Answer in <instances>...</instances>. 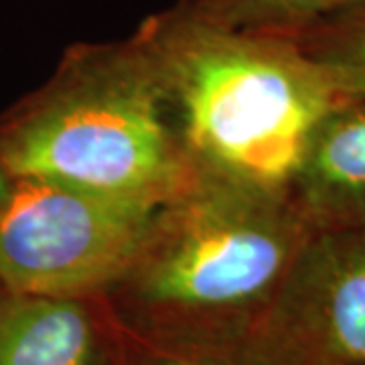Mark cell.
I'll use <instances>...</instances> for the list:
<instances>
[{
  "instance_id": "5b68a950",
  "label": "cell",
  "mask_w": 365,
  "mask_h": 365,
  "mask_svg": "<svg viewBox=\"0 0 365 365\" xmlns=\"http://www.w3.org/2000/svg\"><path fill=\"white\" fill-rule=\"evenodd\" d=\"M246 339L268 365H365V225L309 235Z\"/></svg>"
},
{
  "instance_id": "30bf717a",
  "label": "cell",
  "mask_w": 365,
  "mask_h": 365,
  "mask_svg": "<svg viewBox=\"0 0 365 365\" xmlns=\"http://www.w3.org/2000/svg\"><path fill=\"white\" fill-rule=\"evenodd\" d=\"M122 365H268L248 339H160L122 329Z\"/></svg>"
},
{
  "instance_id": "3957f363",
  "label": "cell",
  "mask_w": 365,
  "mask_h": 365,
  "mask_svg": "<svg viewBox=\"0 0 365 365\" xmlns=\"http://www.w3.org/2000/svg\"><path fill=\"white\" fill-rule=\"evenodd\" d=\"M197 170L288 195L309 132L341 100L280 33L217 25L182 0L138 26Z\"/></svg>"
},
{
  "instance_id": "8992f818",
  "label": "cell",
  "mask_w": 365,
  "mask_h": 365,
  "mask_svg": "<svg viewBox=\"0 0 365 365\" xmlns=\"http://www.w3.org/2000/svg\"><path fill=\"white\" fill-rule=\"evenodd\" d=\"M122 351L102 294L0 292V365H122Z\"/></svg>"
},
{
  "instance_id": "7c38bea8",
  "label": "cell",
  "mask_w": 365,
  "mask_h": 365,
  "mask_svg": "<svg viewBox=\"0 0 365 365\" xmlns=\"http://www.w3.org/2000/svg\"><path fill=\"white\" fill-rule=\"evenodd\" d=\"M2 290H4V288H2V284H0V292H2Z\"/></svg>"
},
{
  "instance_id": "6da1fadb",
  "label": "cell",
  "mask_w": 365,
  "mask_h": 365,
  "mask_svg": "<svg viewBox=\"0 0 365 365\" xmlns=\"http://www.w3.org/2000/svg\"><path fill=\"white\" fill-rule=\"evenodd\" d=\"M309 235L287 193L199 170L102 297L134 335L246 339Z\"/></svg>"
},
{
  "instance_id": "52a82bcc",
  "label": "cell",
  "mask_w": 365,
  "mask_h": 365,
  "mask_svg": "<svg viewBox=\"0 0 365 365\" xmlns=\"http://www.w3.org/2000/svg\"><path fill=\"white\" fill-rule=\"evenodd\" d=\"M288 199L311 234L365 225V98H341L319 118Z\"/></svg>"
},
{
  "instance_id": "8fae6325",
  "label": "cell",
  "mask_w": 365,
  "mask_h": 365,
  "mask_svg": "<svg viewBox=\"0 0 365 365\" xmlns=\"http://www.w3.org/2000/svg\"><path fill=\"white\" fill-rule=\"evenodd\" d=\"M9 187H11V177L0 169V203L4 201V197L9 193Z\"/></svg>"
},
{
  "instance_id": "9c48e42d",
  "label": "cell",
  "mask_w": 365,
  "mask_h": 365,
  "mask_svg": "<svg viewBox=\"0 0 365 365\" xmlns=\"http://www.w3.org/2000/svg\"><path fill=\"white\" fill-rule=\"evenodd\" d=\"M351 0H182L199 16L217 25L288 33Z\"/></svg>"
},
{
  "instance_id": "277c9868",
  "label": "cell",
  "mask_w": 365,
  "mask_h": 365,
  "mask_svg": "<svg viewBox=\"0 0 365 365\" xmlns=\"http://www.w3.org/2000/svg\"><path fill=\"white\" fill-rule=\"evenodd\" d=\"M158 205L47 179H11L0 203V284L21 294H104Z\"/></svg>"
},
{
  "instance_id": "7a4b0ae2",
  "label": "cell",
  "mask_w": 365,
  "mask_h": 365,
  "mask_svg": "<svg viewBox=\"0 0 365 365\" xmlns=\"http://www.w3.org/2000/svg\"><path fill=\"white\" fill-rule=\"evenodd\" d=\"M0 169L148 205L199 173L138 29L71 45L51 78L0 114Z\"/></svg>"
},
{
  "instance_id": "ba28073f",
  "label": "cell",
  "mask_w": 365,
  "mask_h": 365,
  "mask_svg": "<svg viewBox=\"0 0 365 365\" xmlns=\"http://www.w3.org/2000/svg\"><path fill=\"white\" fill-rule=\"evenodd\" d=\"M280 35L299 47L339 98H365V0H351Z\"/></svg>"
}]
</instances>
